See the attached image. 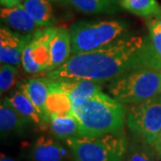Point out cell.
<instances>
[{
	"label": "cell",
	"mask_w": 161,
	"mask_h": 161,
	"mask_svg": "<svg viewBox=\"0 0 161 161\" xmlns=\"http://www.w3.org/2000/svg\"><path fill=\"white\" fill-rule=\"evenodd\" d=\"M121 0H59L61 5H67L76 11L88 14H115L123 8Z\"/></svg>",
	"instance_id": "obj_16"
},
{
	"label": "cell",
	"mask_w": 161,
	"mask_h": 161,
	"mask_svg": "<svg viewBox=\"0 0 161 161\" xmlns=\"http://www.w3.org/2000/svg\"><path fill=\"white\" fill-rule=\"evenodd\" d=\"M70 150L56 139L46 135L40 136L32 143L29 151L31 161H65Z\"/></svg>",
	"instance_id": "obj_9"
},
{
	"label": "cell",
	"mask_w": 161,
	"mask_h": 161,
	"mask_svg": "<svg viewBox=\"0 0 161 161\" xmlns=\"http://www.w3.org/2000/svg\"><path fill=\"white\" fill-rule=\"evenodd\" d=\"M1 21L6 27L22 34H33L40 27L21 4L13 7L1 8Z\"/></svg>",
	"instance_id": "obj_10"
},
{
	"label": "cell",
	"mask_w": 161,
	"mask_h": 161,
	"mask_svg": "<svg viewBox=\"0 0 161 161\" xmlns=\"http://www.w3.org/2000/svg\"><path fill=\"white\" fill-rule=\"evenodd\" d=\"M71 56L72 40L70 31L65 27H58L50 45V64L48 72L61 66Z\"/></svg>",
	"instance_id": "obj_14"
},
{
	"label": "cell",
	"mask_w": 161,
	"mask_h": 161,
	"mask_svg": "<svg viewBox=\"0 0 161 161\" xmlns=\"http://www.w3.org/2000/svg\"><path fill=\"white\" fill-rule=\"evenodd\" d=\"M58 26L40 28L32 34L26 45L22 58L25 72L31 75L46 74L50 64V45Z\"/></svg>",
	"instance_id": "obj_7"
},
{
	"label": "cell",
	"mask_w": 161,
	"mask_h": 161,
	"mask_svg": "<svg viewBox=\"0 0 161 161\" xmlns=\"http://www.w3.org/2000/svg\"><path fill=\"white\" fill-rule=\"evenodd\" d=\"M64 143L70 150L69 161H124L129 145L124 131L98 137H74Z\"/></svg>",
	"instance_id": "obj_4"
},
{
	"label": "cell",
	"mask_w": 161,
	"mask_h": 161,
	"mask_svg": "<svg viewBox=\"0 0 161 161\" xmlns=\"http://www.w3.org/2000/svg\"><path fill=\"white\" fill-rule=\"evenodd\" d=\"M19 90L23 92L40 109V112L49 119L46 109L47 98L49 93L48 80L47 78H31L25 80L23 84L20 85Z\"/></svg>",
	"instance_id": "obj_17"
},
{
	"label": "cell",
	"mask_w": 161,
	"mask_h": 161,
	"mask_svg": "<svg viewBox=\"0 0 161 161\" xmlns=\"http://www.w3.org/2000/svg\"><path fill=\"white\" fill-rule=\"evenodd\" d=\"M48 125L52 134L59 141L65 142L67 139L80 137L79 124L73 114L50 115Z\"/></svg>",
	"instance_id": "obj_19"
},
{
	"label": "cell",
	"mask_w": 161,
	"mask_h": 161,
	"mask_svg": "<svg viewBox=\"0 0 161 161\" xmlns=\"http://www.w3.org/2000/svg\"><path fill=\"white\" fill-rule=\"evenodd\" d=\"M6 98L12 106L21 115L29 119L31 124H34L40 128H45L48 125L49 119L43 115L33 102L19 89L12 92Z\"/></svg>",
	"instance_id": "obj_13"
},
{
	"label": "cell",
	"mask_w": 161,
	"mask_h": 161,
	"mask_svg": "<svg viewBox=\"0 0 161 161\" xmlns=\"http://www.w3.org/2000/svg\"><path fill=\"white\" fill-rule=\"evenodd\" d=\"M32 34H22L12 31L6 25L0 29V61L18 66L22 64L24 48Z\"/></svg>",
	"instance_id": "obj_8"
},
{
	"label": "cell",
	"mask_w": 161,
	"mask_h": 161,
	"mask_svg": "<svg viewBox=\"0 0 161 161\" xmlns=\"http://www.w3.org/2000/svg\"><path fill=\"white\" fill-rule=\"evenodd\" d=\"M31 124V122L21 115L10 104L6 97L1 100L0 132L2 138L22 134Z\"/></svg>",
	"instance_id": "obj_11"
},
{
	"label": "cell",
	"mask_w": 161,
	"mask_h": 161,
	"mask_svg": "<svg viewBox=\"0 0 161 161\" xmlns=\"http://www.w3.org/2000/svg\"><path fill=\"white\" fill-rule=\"evenodd\" d=\"M125 123L132 141L152 143L161 131V94L129 106Z\"/></svg>",
	"instance_id": "obj_6"
},
{
	"label": "cell",
	"mask_w": 161,
	"mask_h": 161,
	"mask_svg": "<svg viewBox=\"0 0 161 161\" xmlns=\"http://www.w3.org/2000/svg\"><path fill=\"white\" fill-rule=\"evenodd\" d=\"M123 9L142 17L161 15V6L158 0H121Z\"/></svg>",
	"instance_id": "obj_20"
},
{
	"label": "cell",
	"mask_w": 161,
	"mask_h": 161,
	"mask_svg": "<svg viewBox=\"0 0 161 161\" xmlns=\"http://www.w3.org/2000/svg\"><path fill=\"white\" fill-rule=\"evenodd\" d=\"M48 86L49 93L46 102V109L48 116L52 115H72L74 104L69 95L56 86L50 80H48Z\"/></svg>",
	"instance_id": "obj_18"
},
{
	"label": "cell",
	"mask_w": 161,
	"mask_h": 161,
	"mask_svg": "<svg viewBox=\"0 0 161 161\" xmlns=\"http://www.w3.org/2000/svg\"><path fill=\"white\" fill-rule=\"evenodd\" d=\"M129 24L122 20L79 21L69 28L72 55L108 46L126 34Z\"/></svg>",
	"instance_id": "obj_3"
},
{
	"label": "cell",
	"mask_w": 161,
	"mask_h": 161,
	"mask_svg": "<svg viewBox=\"0 0 161 161\" xmlns=\"http://www.w3.org/2000/svg\"><path fill=\"white\" fill-rule=\"evenodd\" d=\"M0 161H17L14 158H13L11 157H8L4 153H1V157H0Z\"/></svg>",
	"instance_id": "obj_26"
},
{
	"label": "cell",
	"mask_w": 161,
	"mask_h": 161,
	"mask_svg": "<svg viewBox=\"0 0 161 161\" xmlns=\"http://www.w3.org/2000/svg\"><path fill=\"white\" fill-rule=\"evenodd\" d=\"M149 39L152 51L161 64V15L155 16L148 23Z\"/></svg>",
	"instance_id": "obj_22"
},
{
	"label": "cell",
	"mask_w": 161,
	"mask_h": 161,
	"mask_svg": "<svg viewBox=\"0 0 161 161\" xmlns=\"http://www.w3.org/2000/svg\"><path fill=\"white\" fill-rule=\"evenodd\" d=\"M127 108L102 91L74 105L80 137H98L123 132Z\"/></svg>",
	"instance_id": "obj_2"
},
{
	"label": "cell",
	"mask_w": 161,
	"mask_h": 161,
	"mask_svg": "<svg viewBox=\"0 0 161 161\" xmlns=\"http://www.w3.org/2000/svg\"><path fill=\"white\" fill-rule=\"evenodd\" d=\"M142 68L161 71L149 36L125 35L102 48L72 55L64 64L43 77L51 80L82 79L103 84Z\"/></svg>",
	"instance_id": "obj_1"
},
{
	"label": "cell",
	"mask_w": 161,
	"mask_h": 161,
	"mask_svg": "<svg viewBox=\"0 0 161 161\" xmlns=\"http://www.w3.org/2000/svg\"><path fill=\"white\" fill-rule=\"evenodd\" d=\"M158 159L150 144L132 141L129 142L124 161H156Z\"/></svg>",
	"instance_id": "obj_21"
},
{
	"label": "cell",
	"mask_w": 161,
	"mask_h": 161,
	"mask_svg": "<svg viewBox=\"0 0 161 161\" xmlns=\"http://www.w3.org/2000/svg\"><path fill=\"white\" fill-rule=\"evenodd\" d=\"M18 70L15 65L1 64L0 66V92L1 95L8 92L15 83Z\"/></svg>",
	"instance_id": "obj_23"
},
{
	"label": "cell",
	"mask_w": 161,
	"mask_h": 161,
	"mask_svg": "<svg viewBox=\"0 0 161 161\" xmlns=\"http://www.w3.org/2000/svg\"><path fill=\"white\" fill-rule=\"evenodd\" d=\"M24 0H0L1 5L5 7H13L23 4Z\"/></svg>",
	"instance_id": "obj_25"
},
{
	"label": "cell",
	"mask_w": 161,
	"mask_h": 161,
	"mask_svg": "<svg viewBox=\"0 0 161 161\" xmlns=\"http://www.w3.org/2000/svg\"><path fill=\"white\" fill-rule=\"evenodd\" d=\"M150 145L152 146V148L155 150L158 159L161 160V131L157 135V137L154 139V141L152 142V143Z\"/></svg>",
	"instance_id": "obj_24"
},
{
	"label": "cell",
	"mask_w": 161,
	"mask_h": 161,
	"mask_svg": "<svg viewBox=\"0 0 161 161\" xmlns=\"http://www.w3.org/2000/svg\"><path fill=\"white\" fill-rule=\"evenodd\" d=\"M108 92L125 106L145 101L161 94V71L142 68L111 80Z\"/></svg>",
	"instance_id": "obj_5"
},
{
	"label": "cell",
	"mask_w": 161,
	"mask_h": 161,
	"mask_svg": "<svg viewBox=\"0 0 161 161\" xmlns=\"http://www.w3.org/2000/svg\"><path fill=\"white\" fill-rule=\"evenodd\" d=\"M52 0H24L22 4L40 28L55 27L58 17Z\"/></svg>",
	"instance_id": "obj_15"
},
{
	"label": "cell",
	"mask_w": 161,
	"mask_h": 161,
	"mask_svg": "<svg viewBox=\"0 0 161 161\" xmlns=\"http://www.w3.org/2000/svg\"><path fill=\"white\" fill-rule=\"evenodd\" d=\"M52 82L69 95L74 105L79 103L80 101L93 96L97 92L102 91L101 84L89 80L73 79L52 80Z\"/></svg>",
	"instance_id": "obj_12"
}]
</instances>
